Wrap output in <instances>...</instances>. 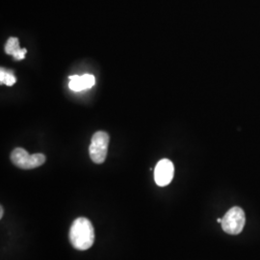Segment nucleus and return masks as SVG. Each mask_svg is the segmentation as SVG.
<instances>
[{
	"mask_svg": "<svg viewBox=\"0 0 260 260\" xmlns=\"http://www.w3.org/2000/svg\"><path fill=\"white\" fill-rule=\"evenodd\" d=\"M217 222H218V223H222V219H220V218H219V219H218V220H217Z\"/></svg>",
	"mask_w": 260,
	"mask_h": 260,
	"instance_id": "9d476101",
	"label": "nucleus"
},
{
	"mask_svg": "<svg viewBox=\"0 0 260 260\" xmlns=\"http://www.w3.org/2000/svg\"><path fill=\"white\" fill-rule=\"evenodd\" d=\"M175 175V167L171 160L162 159L158 162L154 169V180L160 187L167 186L171 183Z\"/></svg>",
	"mask_w": 260,
	"mask_h": 260,
	"instance_id": "39448f33",
	"label": "nucleus"
},
{
	"mask_svg": "<svg viewBox=\"0 0 260 260\" xmlns=\"http://www.w3.org/2000/svg\"><path fill=\"white\" fill-rule=\"evenodd\" d=\"M0 83L5 84L7 86H13L16 83V77L13 75V73L8 72L1 68L0 70Z\"/></svg>",
	"mask_w": 260,
	"mask_h": 260,
	"instance_id": "6e6552de",
	"label": "nucleus"
},
{
	"mask_svg": "<svg viewBox=\"0 0 260 260\" xmlns=\"http://www.w3.org/2000/svg\"><path fill=\"white\" fill-rule=\"evenodd\" d=\"M5 52L8 55L13 56L16 60H23L27 52V49L19 47L18 38L11 37L5 45Z\"/></svg>",
	"mask_w": 260,
	"mask_h": 260,
	"instance_id": "0eeeda50",
	"label": "nucleus"
},
{
	"mask_svg": "<svg viewBox=\"0 0 260 260\" xmlns=\"http://www.w3.org/2000/svg\"><path fill=\"white\" fill-rule=\"evenodd\" d=\"M69 79V87L72 91L75 92H81L86 89H90L95 83L94 76L89 74L83 75H71Z\"/></svg>",
	"mask_w": 260,
	"mask_h": 260,
	"instance_id": "423d86ee",
	"label": "nucleus"
},
{
	"mask_svg": "<svg viewBox=\"0 0 260 260\" xmlns=\"http://www.w3.org/2000/svg\"><path fill=\"white\" fill-rule=\"evenodd\" d=\"M11 161L19 169L31 170L45 164L46 155L43 153H35L31 155L25 149L17 148L11 153Z\"/></svg>",
	"mask_w": 260,
	"mask_h": 260,
	"instance_id": "f03ea898",
	"label": "nucleus"
},
{
	"mask_svg": "<svg viewBox=\"0 0 260 260\" xmlns=\"http://www.w3.org/2000/svg\"><path fill=\"white\" fill-rule=\"evenodd\" d=\"M70 241L78 251L90 249L94 242V230L91 221L83 217L75 220L70 230Z\"/></svg>",
	"mask_w": 260,
	"mask_h": 260,
	"instance_id": "f257e3e1",
	"label": "nucleus"
},
{
	"mask_svg": "<svg viewBox=\"0 0 260 260\" xmlns=\"http://www.w3.org/2000/svg\"><path fill=\"white\" fill-rule=\"evenodd\" d=\"M109 135L104 131L95 132L92 137L91 145L89 148L90 157L95 164H103L105 161L108 146H109Z\"/></svg>",
	"mask_w": 260,
	"mask_h": 260,
	"instance_id": "7ed1b4c3",
	"label": "nucleus"
},
{
	"mask_svg": "<svg viewBox=\"0 0 260 260\" xmlns=\"http://www.w3.org/2000/svg\"><path fill=\"white\" fill-rule=\"evenodd\" d=\"M3 214H4V210H3V206L0 207V218H3Z\"/></svg>",
	"mask_w": 260,
	"mask_h": 260,
	"instance_id": "1a4fd4ad",
	"label": "nucleus"
},
{
	"mask_svg": "<svg viewBox=\"0 0 260 260\" xmlns=\"http://www.w3.org/2000/svg\"><path fill=\"white\" fill-rule=\"evenodd\" d=\"M245 223H246V217H245L244 210L238 206H234L223 216L221 223L224 233L232 234V235H236L243 231Z\"/></svg>",
	"mask_w": 260,
	"mask_h": 260,
	"instance_id": "20e7f679",
	"label": "nucleus"
}]
</instances>
